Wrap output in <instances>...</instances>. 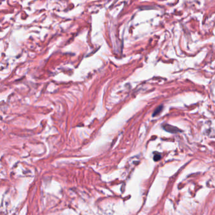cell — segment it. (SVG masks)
Listing matches in <instances>:
<instances>
[{"label": "cell", "instance_id": "cell-1", "mask_svg": "<svg viewBox=\"0 0 215 215\" xmlns=\"http://www.w3.org/2000/svg\"><path fill=\"white\" fill-rule=\"evenodd\" d=\"M164 128L165 130H166L167 131H168L169 133H177L178 132H180L181 131L178 128L176 127H174L171 125H168L167 124L165 126H164Z\"/></svg>", "mask_w": 215, "mask_h": 215}, {"label": "cell", "instance_id": "cell-2", "mask_svg": "<svg viewBox=\"0 0 215 215\" xmlns=\"http://www.w3.org/2000/svg\"><path fill=\"white\" fill-rule=\"evenodd\" d=\"M162 106H160V107H158L155 110V112H154V114H153V116L154 117H155L156 115H157V114H158L159 113H160L161 112V110H162Z\"/></svg>", "mask_w": 215, "mask_h": 215}, {"label": "cell", "instance_id": "cell-3", "mask_svg": "<svg viewBox=\"0 0 215 215\" xmlns=\"http://www.w3.org/2000/svg\"><path fill=\"white\" fill-rule=\"evenodd\" d=\"M161 156L160 154H156V155H155V156H154V157L155 161H158V160H160V159H161Z\"/></svg>", "mask_w": 215, "mask_h": 215}]
</instances>
